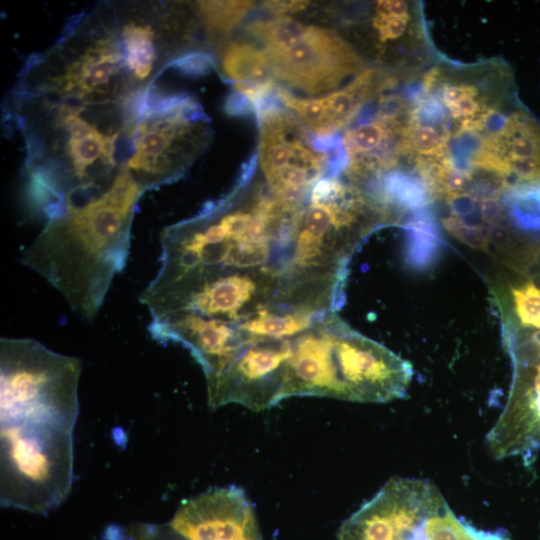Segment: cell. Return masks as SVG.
Instances as JSON below:
<instances>
[{
  "mask_svg": "<svg viewBox=\"0 0 540 540\" xmlns=\"http://www.w3.org/2000/svg\"><path fill=\"white\" fill-rule=\"evenodd\" d=\"M400 148L415 150L423 156H440L447 143V132L434 124L409 121L403 130Z\"/></svg>",
  "mask_w": 540,
  "mask_h": 540,
  "instance_id": "14",
  "label": "cell"
},
{
  "mask_svg": "<svg viewBox=\"0 0 540 540\" xmlns=\"http://www.w3.org/2000/svg\"><path fill=\"white\" fill-rule=\"evenodd\" d=\"M1 504L36 514L61 505L73 482V429L46 422L0 423Z\"/></svg>",
  "mask_w": 540,
  "mask_h": 540,
  "instance_id": "3",
  "label": "cell"
},
{
  "mask_svg": "<svg viewBox=\"0 0 540 540\" xmlns=\"http://www.w3.org/2000/svg\"><path fill=\"white\" fill-rule=\"evenodd\" d=\"M254 5L252 1H198L195 7L208 37L219 40L226 37Z\"/></svg>",
  "mask_w": 540,
  "mask_h": 540,
  "instance_id": "12",
  "label": "cell"
},
{
  "mask_svg": "<svg viewBox=\"0 0 540 540\" xmlns=\"http://www.w3.org/2000/svg\"><path fill=\"white\" fill-rule=\"evenodd\" d=\"M168 526L183 540H262L242 488H210L183 501Z\"/></svg>",
  "mask_w": 540,
  "mask_h": 540,
  "instance_id": "8",
  "label": "cell"
},
{
  "mask_svg": "<svg viewBox=\"0 0 540 540\" xmlns=\"http://www.w3.org/2000/svg\"><path fill=\"white\" fill-rule=\"evenodd\" d=\"M513 303L522 326L540 329V290L532 282L513 288Z\"/></svg>",
  "mask_w": 540,
  "mask_h": 540,
  "instance_id": "16",
  "label": "cell"
},
{
  "mask_svg": "<svg viewBox=\"0 0 540 540\" xmlns=\"http://www.w3.org/2000/svg\"><path fill=\"white\" fill-rule=\"evenodd\" d=\"M441 95L444 104L450 109L462 99L477 96L478 89L468 84L446 85L443 87Z\"/></svg>",
  "mask_w": 540,
  "mask_h": 540,
  "instance_id": "22",
  "label": "cell"
},
{
  "mask_svg": "<svg viewBox=\"0 0 540 540\" xmlns=\"http://www.w3.org/2000/svg\"><path fill=\"white\" fill-rule=\"evenodd\" d=\"M259 165L265 183L287 199L305 197L322 177L330 176V157L313 145V134L282 104L257 116Z\"/></svg>",
  "mask_w": 540,
  "mask_h": 540,
  "instance_id": "6",
  "label": "cell"
},
{
  "mask_svg": "<svg viewBox=\"0 0 540 540\" xmlns=\"http://www.w3.org/2000/svg\"><path fill=\"white\" fill-rule=\"evenodd\" d=\"M202 105L186 92L149 88L126 170L146 191L188 170L211 138Z\"/></svg>",
  "mask_w": 540,
  "mask_h": 540,
  "instance_id": "4",
  "label": "cell"
},
{
  "mask_svg": "<svg viewBox=\"0 0 540 540\" xmlns=\"http://www.w3.org/2000/svg\"><path fill=\"white\" fill-rule=\"evenodd\" d=\"M127 540H183L168 525L161 527L150 524H136L128 531Z\"/></svg>",
  "mask_w": 540,
  "mask_h": 540,
  "instance_id": "20",
  "label": "cell"
},
{
  "mask_svg": "<svg viewBox=\"0 0 540 540\" xmlns=\"http://www.w3.org/2000/svg\"><path fill=\"white\" fill-rule=\"evenodd\" d=\"M144 192L125 169L102 197L47 221L21 263L56 288L79 317L93 320L113 278L125 267L135 209Z\"/></svg>",
  "mask_w": 540,
  "mask_h": 540,
  "instance_id": "1",
  "label": "cell"
},
{
  "mask_svg": "<svg viewBox=\"0 0 540 540\" xmlns=\"http://www.w3.org/2000/svg\"><path fill=\"white\" fill-rule=\"evenodd\" d=\"M376 11L393 14L397 16H405L408 14V4L402 0H384L378 1Z\"/></svg>",
  "mask_w": 540,
  "mask_h": 540,
  "instance_id": "27",
  "label": "cell"
},
{
  "mask_svg": "<svg viewBox=\"0 0 540 540\" xmlns=\"http://www.w3.org/2000/svg\"><path fill=\"white\" fill-rule=\"evenodd\" d=\"M438 70L437 69H433V70H430L424 77V81H423V88L425 89L426 92H428L430 90V88L433 86V84L435 83L436 81V78L438 77Z\"/></svg>",
  "mask_w": 540,
  "mask_h": 540,
  "instance_id": "28",
  "label": "cell"
},
{
  "mask_svg": "<svg viewBox=\"0 0 540 540\" xmlns=\"http://www.w3.org/2000/svg\"><path fill=\"white\" fill-rule=\"evenodd\" d=\"M262 45L274 81L309 95L336 89L363 68L358 53L335 32L290 16L269 23Z\"/></svg>",
  "mask_w": 540,
  "mask_h": 540,
  "instance_id": "5",
  "label": "cell"
},
{
  "mask_svg": "<svg viewBox=\"0 0 540 540\" xmlns=\"http://www.w3.org/2000/svg\"><path fill=\"white\" fill-rule=\"evenodd\" d=\"M449 205L456 215H468L476 207V199L468 193L459 194L448 198Z\"/></svg>",
  "mask_w": 540,
  "mask_h": 540,
  "instance_id": "25",
  "label": "cell"
},
{
  "mask_svg": "<svg viewBox=\"0 0 540 540\" xmlns=\"http://www.w3.org/2000/svg\"><path fill=\"white\" fill-rule=\"evenodd\" d=\"M442 223L444 228L460 242L476 250L485 252L488 250L487 230L468 224L456 216L444 218Z\"/></svg>",
  "mask_w": 540,
  "mask_h": 540,
  "instance_id": "18",
  "label": "cell"
},
{
  "mask_svg": "<svg viewBox=\"0 0 540 540\" xmlns=\"http://www.w3.org/2000/svg\"><path fill=\"white\" fill-rule=\"evenodd\" d=\"M428 540H510L501 532L482 531L456 516L444 496L425 519Z\"/></svg>",
  "mask_w": 540,
  "mask_h": 540,
  "instance_id": "11",
  "label": "cell"
},
{
  "mask_svg": "<svg viewBox=\"0 0 540 540\" xmlns=\"http://www.w3.org/2000/svg\"><path fill=\"white\" fill-rule=\"evenodd\" d=\"M308 1H266L262 7L273 15H287L304 10L308 7Z\"/></svg>",
  "mask_w": 540,
  "mask_h": 540,
  "instance_id": "23",
  "label": "cell"
},
{
  "mask_svg": "<svg viewBox=\"0 0 540 540\" xmlns=\"http://www.w3.org/2000/svg\"><path fill=\"white\" fill-rule=\"evenodd\" d=\"M408 259L414 266H424L433 259L439 246L436 228L432 222L418 219L409 224Z\"/></svg>",
  "mask_w": 540,
  "mask_h": 540,
  "instance_id": "15",
  "label": "cell"
},
{
  "mask_svg": "<svg viewBox=\"0 0 540 540\" xmlns=\"http://www.w3.org/2000/svg\"><path fill=\"white\" fill-rule=\"evenodd\" d=\"M108 535L111 536V537H113L114 540H118L117 535H116V532H115V529H114V533H113V534H111V532L108 531Z\"/></svg>",
  "mask_w": 540,
  "mask_h": 540,
  "instance_id": "29",
  "label": "cell"
},
{
  "mask_svg": "<svg viewBox=\"0 0 540 540\" xmlns=\"http://www.w3.org/2000/svg\"><path fill=\"white\" fill-rule=\"evenodd\" d=\"M78 358L30 338H1L0 423L46 422L74 429L78 412Z\"/></svg>",
  "mask_w": 540,
  "mask_h": 540,
  "instance_id": "2",
  "label": "cell"
},
{
  "mask_svg": "<svg viewBox=\"0 0 540 540\" xmlns=\"http://www.w3.org/2000/svg\"><path fill=\"white\" fill-rule=\"evenodd\" d=\"M442 495L427 479L393 477L345 520L340 540H407Z\"/></svg>",
  "mask_w": 540,
  "mask_h": 540,
  "instance_id": "7",
  "label": "cell"
},
{
  "mask_svg": "<svg viewBox=\"0 0 540 540\" xmlns=\"http://www.w3.org/2000/svg\"><path fill=\"white\" fill-rule=\"evenodd\" d=\"M509 214L523 230H540V184L520 185L511 189Z\"/></svg>",
  "mask_w": 540,
  "mask_h": 540,
  "instance_id": "13",
  "label": "cell"
},
{
  "mask_svg": "<svg viewBox=\"0 0 540 540\" xmlns=\"http://www.w3.org/2000/svg\"><path fill=\"white\" fill-rule=\"evenodd\" d=\"M392 83V76L371 68L327 95L303 98L282 86H276V94L281 104L312 134L326 136L337 134L349 125L368 101L390 88Z\"/></svg>",
  "mask_w": 540,
  "mask_h": 540,
  "instance_id": "9",
  "label": "cell"
},
{
  "mask_svg": "<svg viewBox=\"0 0 540 540\" xmlns=\"http://www.w3.org/2000/svg\"><path fill=\"white\" fill-rule=\"evenodd\" d=\"M216 66V59L211 52L195 50L176 57L166 68H172L185 76L199 77L209 74Z\"/></svg>",
  "mask_w": 540,
  "mask_h": 540,
  "instance_id": "17",
  "label": "cell"
},
{
  "mask_svg": "<svg viewBox=\"0 0 540 540\" xmlns=\"http://www.w3.org/2000/svg\"><path fill=\"white\" fill-rule=\"evenodd\" d=\"M224 110L228 115L235 117L255 116L253 104L245 95L236 90L228 94Z\"/></svg>",
  "mask_w": 540,
  "mask_h": 540,
  "instance_id": "21",
  "label": "cell"
},
{
  "mask_svg": "<svg viewBox=\"0 0 540 540\" xmlns=\"http://www.w3.org/2000/svg\"><path fill=\"white\" fill-rule=\"evenodd\" d=\"M222 76L232 84L275 82L263 49L244 42H231L220 57Z\"/></svg>",
  "mask_w": 540,
  "mask_h": 540,
  "instance_id": "10",
  "label": "cell"
},
{
  "mask_svg": "<svg viewBox=\"0 0 540 540\" xmlns=\"http://www.w3.org/2000/svg\"><path fill=\"white\" fill-rule=\"evenodd\" d=\"M453 118L474 116L480 111V103L473 98H465L449 109Z\"/></svg>",
  "mask_w": 540,
  "mask_h": 540,
  "instance_id": "26",
  "label": "cell"
},
{
  "mask_svg": "<svg viewBox=\"0 0 540 540\" xmlns=\"http://www.w3.org/2000/svg\"><path fill=\"white\" fill-rule=\"evenodd\" d=\"M479 211L482 219L485 222L495 224V222L502 216L503 206L498 198H485L480 201Z\"/></svg>",
  "mask_w": 540,
  "mask_h": 540,
  "instance_id": "24",
  "label": "cell"
},
{
  "mask_svg": "<svg viewBox=\"0 0 540 540\" xmlns=\"http://www.w3.org/2000/svg\"><path fill=\"white\" fill-rule=\"evenodd\" d=\"M409 21V15L397 16L376 11L373 26L382 41L394 40L401 37Z\"/></svg>",
  "mask_w": 540,
  "mask_h": 540,
  "instance_id": "19",
  "label": "cell"
}]
</instances>
